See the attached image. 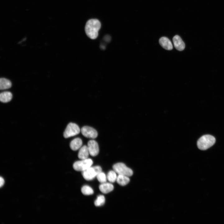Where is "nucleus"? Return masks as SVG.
<instances>
[{"label":"nucleus","instance_id":"1","mask_svg":"<svg viewBox=\"0 0 224 224\" xmlns=\"http://www.w3.org/2000/svg\"><path fill=\"white\" fill-rule=\"evenodd\" d=\"M101 23L97 19H91L87 21L85 26V31L88 37L92 39H96L101 27Z\"/></svg>","mask_w":224,"mask_h":224},{"label":"nucleus","instance_id":"2","mask_svg":"<svg viewBox=\"0 0 224 224\" xmlns=\"http://www.w3.org/2000/svg\"><path fill=\"white\" fill-rule=\"evenodd\" d=\"M215 141V138L213 136L210 135H205L198 139L197 145L200 150H206L213 146Z\"/></svg>","mask_w":224,"mask_h":224},{"label":"nucleus","instance_id":"3","mask_svg":"<svg viewBox=\"0 0 224 224\" xmlns=\"http://www.w3.org/2000/svg\"><path fill=\"white\" fill-rule=\"evenodd\" d=\"M113 169L119 175H124L129 177L133 174L132 170L123 163L119 162L114 164L113 166Z\"/></svg>","mask_w":224,"mask_h":224},{"label":"nucleus","instance_id":"4","mask_svg":"<svg viewBox=\"0 0 224 224\" xmlns=\"http://www.w3.org/2000/svg\"><path fill=\"white\" fill-rule=\"evenodd\" d=\"M93 163L92 160L88 158L75 162L73 165V167L76 171L82 172L91 167Z\"/></svg>","mask_w":224,"mask_h":224},{"label":"nucleus","instance_id":"5","mask_svg":"<svg viewBox=\"0 0 224 224\" xmlns=\"http://www.w3.org/2000/svg\"><path fill=\"white\" fill-rule=\"evenodd\" d=\"M80 132V128L76 124L70 123L67 126L63 135L64 138H67L78 134Z\"/></svg>","mask_w":224,"mask_h":224},{"label":"nucleus","instance_id":"6","mask_svg":"<svg viewBox=\"0 0 224 224\" xmlns=\"http://www.w3.org/2000/svg\"><path fill=\"white\" fill-rule=\"evenodd\" d=\"M82 134L85 137L94 139L98 136L97 131L93 128L88 126L82 127L81 129Z\"/></svg>","mask_w":224,"mask_h":224},{"label":"nucleus","instance_id":"7","mask_svg":"<svg viewBox=\"0 0 224 224\" xmlns=\"http://www.w3.org/2000/svg\"><path fill=\"white\" fill-rule=\"evenodd\" d=\"M89 154L92 156H97L99 152V146L97 142L94 140H90L87 143Z\"/></svg>","mask_w":224,"mask_h":224},{"label":"nucleus","instance_id":"8","mask_svg":"<svg viewBox=\"0 0 224 224\" xmlns=\"http://www.w3.org/2000/svg\"><path fill=\"white\" fill-rule=\"evenodd\" d=\"M82 175L85 180H91L96 177L97 174L93 166H91L82 171Z\"/></svg>","mask_w":224,"mask_h":224},{"label":"nucleus","instance_id":"9","mask_svg":"<svg viewBox=\"0 0 224 224\" xmlns=\"http://www.w3.org/2000/svg\"><path fill=\"white\" fill-rule=\"evenodd\" d=\"M173 41L175 47L178 50L181 51L184 49L185 44L178 35H175L173 37Z\"/></svg>","mask_w":224,"mask_h":224},{"label":"nucleus","instance_id":"10","mask_svg":"<svg viewBox=\"0 0 224 224\" xmlns=\"http://www.w3.org/2000/svg\"><path fill=\"white\" fill-rule=\"evenodd\" d=\"M159 43L162 48L166 50H171L173 49L171 41L166 37H161L159 40Z\"/></svg>","mask_w":224,"mask_h":224},{"label":"nucleus","instance_id":"11","mask_svg":"<svg viewBox=\"0 0 224 224\" xmlns=\"http://www.w3.org/2000/svg\"><path fill=\"white\" fill-rule=\"evenodd\" d=\"M99 189L103 193L107 194L113 190L114 187L112 184L106 182L101 183L99 186Z\"/></svg>","mask_w":224,"mask_h":224},{"label":"nucleus","instance_id":"12","mask_svg":"<svg viewBox=\"0 0 224 224\" xmlns=\"http://www.w3.org/2000/svg\"><path fill=\"white\" fill-rule=\"evenodd\" d=\"M89 154V151L87 146L84 145L81 147L79 150L78 156L81 160L88 158Z\"/></svg>","mask_w":224,"mask_h":224},{"label":"nucleus","instance_id":"13","mask_svg":"<svg viewBox=\"0 0 224 224\" xmlns=\"http://www.w3.org/2000/svg\"><path fill=\"white\" fill-rule=\"evenodd\" d=\"M82 142L81 139L79 138H76L72 140L70 143V147L73 151H76L82 147Z\"/></svg>","mask_w":224,"mask_h":224},{"label":"nucleus","instance_id":"14","mask_svg":"<svg viewBox=\"0 0 224 224\" xmlns=\"http://www.w3.org/2000/svg\"><path fill=\"white\" fill-rule=\"evenodd\" d=\"M12 97V94L9 91H4L0 94V100L2 102L7 103L10 101Z\"/></svg>","mask_w":224,"mask_h":224},{"label":"nucleus","instance_id":"15","mask_svg":"<svg viewBox=\"0 0 224 224\" xmlns=\"http://www.w3.org/2000/svg\"><path fill=\"white\" fill-rule=\"evenodd\" d=\"M116 181L118 184L121 186H124L127 185L129 182L130 179L128 176L122 175H119L117 176Z\"/></svg>","mask_w":224,"mask_h":224},{"label":"nucleus","instance_id":"16","mask_svg":"<svg viewBox=\"0 0 224 224\" xmlns=\"http://www.w3.org/2000/svg\"><path fill=\"white\" fill-rule=\"evenodd\" d=\"M12 83L9 80L4 78L0 79V89L1 90L10 88L12 86Z\"/></svg>","mask_w":224,"mask_h":224},{"label":"nucleus","instance_id":"17","mask_svg":"<svg viewBox=\"0 0 224 224\" xmlns=\"http://www.w3.org/2000/svg\"><path fill=\"white\" fill-rule=\"evenodd\" d=\"M116 173L114 170H110L107 175V179L110 182L113 183L116 180L117 176Z\"/></svg>","mask_w":224,"mask_h":224},{"label":"nucleus","instance_id":"18","mask_svg":"<svg viewBox=\"0 0 224 224\" xmlns=\"http://www.w3.org/2000/svg\"><path fill=\"white\" fill-rule=\"evenodd\" d=\"M81 190L82 193L85 195H90L94 193L93 189L87 185L83 186Z\"/></svg>","mask_w":224,"mask_h":224},{"label":"nucleus","instance_id":"19","mask_svg":"<svg viewBox=\"0 0 224 224\" xmlns=\"http://www.w3.org/2000/svg\"><path fill=\"white\" fill-rule=\"evenodd\" d=\"M105 202V197L103 195H99L94 202V204L96 207L101 206L103 205Z\"/></svg>","mask_w":224,"mask_h":224},{"label":"nucleus","instance_id":"20","mask_svg":"<svg viewBox=\"0 0 224 224\" xmlns=\"http://www.w3.org/2000/svg\"><path fill=\"white\" fill-rule=\"evenodd\" d=\"M98 181L101 183L106 182L107 178L105 173L102 171L98 173L96 176Z\"/></svg>","mask_w":224,"mask_h":224},{"label":"nucleus","instance_id":"21","mask_svg":"<svg viewBox=\"0 0 224 224\" xmlns=\"http://www.w3.org/2000/svg\"><path fill=\"white\" fill-rule=\"evenodd\" d=\"M96 172L97 175L102 172L101 168L99 166H93Z\"/></svg>","mask_w":224,"mask_h":224},{"label":"nucleus","instance_id":"22","mask_svg":"<svg viewBox=\"0 0 224 224\" xmlns=\"http://www.w3.org/2000/svg\"><path fill=\"white\" fill-rule=\"evenodd\" d=\"M0 187L1 188L2 186L4 184V180L3 178L2 177L0 178Z\"/></svg>","mask_w":224,"mask_h":224}]
</instances>
